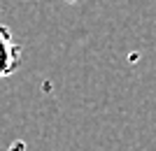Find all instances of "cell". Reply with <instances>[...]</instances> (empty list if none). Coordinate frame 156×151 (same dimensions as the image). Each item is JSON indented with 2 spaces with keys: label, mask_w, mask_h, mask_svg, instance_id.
I'll list each match as a JSON object with an SVG mask.
<instances>
[{
  "label": "cell",
  "mask_w": 156,
  "mask_h": 151,
  "mask_svg": "<svg viewBox=\"0 0 156 151\" xmlns=\"http://www.w3.org/2000/svg\"><path fill=\"white\" fill-rule=\"evenodd\" d=\"M21 44L14 39L12 30L0 23V81L7 77H12L16 70L21 67Z\"/></svg>",
  "instance_id": "cell-1"
}]
</instances>
